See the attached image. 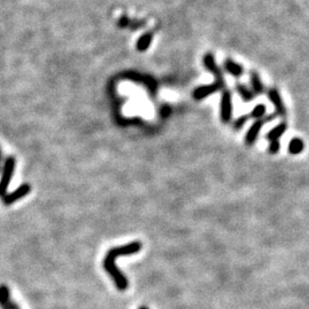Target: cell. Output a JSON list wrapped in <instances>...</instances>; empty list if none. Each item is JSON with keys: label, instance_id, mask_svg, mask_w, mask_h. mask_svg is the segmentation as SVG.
I'll list each match as a JSON object with an SVG mask.
<instances>
[{"label": "cell", "instance_id": "cell-9", "mask_svg": "<svg viewBox=\"0 0 309 309\" xmlns=\"http://www.w3.org/2000/svg\"><path fill=\"white\" fill-rule=\"evenodd\" d=\"M204 64H205V67L208 69V70H210L216 77V80H219V82H225V80H223V75H222L221 69H219L218 65H216L213 55L207 54V55L204 57Z\"/></svg>", "mask_w": 309, "mask_h": 309}, {"label": "cell", "instance_id": "cell-16", "mask_svg": "<svg viewBox=\"0 0 309 309\" xmlns=\"http://www.w3.org/2000/svg\"><path fill=\"white\" fill-rule=\"evenodd\" d=\"M152 39H153V36L149 33H147V34H145V36H142L140 39H139L138 44H137L138 51H140V52L146 51V49L149 47L150 42H152Z\"/></svg>", "mask_w": 309, "mask_h": 309}, {"label": "cell", "instance_id": "cell-15", "mask_svg": "<svg viewBox=\"0 0 309 309\" xmlns=\"http://www.w3.org/2000/svg\"><path fill=\"white\" fill-rule=\"evenodd\" d=\"M266 116V106L265 104H257L256 107L253 108V110L251 111V114H249V117L250 118H254L257 121V119H261L264 118Z\"/></svg>", "mask_w": 309, "mask_h": 309}, {"label": "cell", "instance_id": "cell-8", "mask_svg": "<svg viewBox=\"0 0 309 309\" xmlns=\"http://www.w3.org/2000/svg\"><path fill=\"white\" fill-rule=\"evenodd\" d=\"M0 309H21L11 299L9 288L5 284L0 285Z\"/></svg>", "mask_w": 309, "mask_h": 309}, {"label": "cell", "instance_id": "cell-17", "mask_svg": "<svg viewBox=\"0 0 309 309\" xmlns=\"http://www.w3.org/2000/svg\"><path fill=\"white\" fill-rule=\"evenodd\" d=\"M250 117H249V115H245V116H241V117L239 118H237L236 121L234 122V124H233V127H234V130H236V131H239L241 129H243V126L245 125L246 124V122H247V119H249Z\"/></svg>", "mask_w": 309, "mask_h": 309}, {"label": "cell", "instance_id": "cell-6", "mask_svg": "<svg viewBox=\"0 0 309 309\" xmlns=\"http://www.w3.org/2000/svg\"><path fill=\"white\" fill-rule=\"evenodd\" d=\"M223 87H225V82H219V80H216L213 84L205 85V86H200L198 88H196L194 93H192V95H194L195 100H203L207 98L210 94H213V93L222 90Z\"/></svg>", "mask_w": 309, "mask_h": 309}, {"label": "cell", "instance_id": "cell-5", "mask_svg": "<svg viewBox=\"0 0 309 309\" xmlns=\"http://www.w3.org/2000/svg\"><path fill=\"white\" fill-rule=\"evenodd\" d=\"M267 96L270 100V102L273 103L274 108H275V114L278 116V117H287L288 111H287V108H285L284 106L283 99H282L280 91H278L275 87L269 88L267 92Z\"/></svg>", "mask_w": 309, "mask_h": 309}, {"label": "cell", "instance_id": "cell-3", "mask_svg": "<svg viewBox=\"0 0 309 309\" xmlns=\"http://www.w3.org/2000/svg\"><path fill=\"white\" fill-rule=\"evenodd\" d=\"M276 117H277V115L274 113L272 115L265 116V117L261 118V119H257V121L250 126V129H249V131H247V133L245 135L246 146H253L254 144H256L257 139L259 137V133H260V131L262 130V127H264L265 124L267 122L273 121V119L276 118Z\"/></svg>", "mask_w": 309, "mask_h": 309}, {"label": "cell", "instance_id": "cell-10", "mask_svg": "<svg viewBox=\"0 0 309 309\" xmlns=\"http://www.w3.org/2000/svg\"><path fill=\"white\" fill-rule=\"evenodd\" d=\"M288 130V123L287 122H281L280 124H277L275 127H273L269 132L266 134V139L268 141H274V140H280V138L285 133V131Z\"/></svg>", "mask_w": 309, "mask_h": 309}, {"label": "cell", "instance_id": "cell-7", "mask_svg": "<svg viewBox=\"0 0 309 309\" xmlns=\"http://www.w3.org/2000/svg\"><path fill=\"white\" fill-rule=\"evenodd\" d=\"M31 192V185L30 184H22L18 187L16 190L10 192L8 195H5L2 197V202L5 205H11V204L16 203L17 200L22 199L23 197H25Z\"/></svg>", "mask_w": 309, "mask_h": 309}, {"label": "cell", "instance_id": "cell-13", "mask_svg": "<svg viewBox=\"0 0 309 309\" xmlns=\"http://www.w3.org/2000/svg\"><path fill=\"white\" fill-rule=\"evenodd\" d=\"M225 69L226 70L230 73L231 76L234 77H241L243 76V73H244V68L242 67V65H239L238 63H236V62H234L233 60L228 59L226 60L225 62Z\"/></svg>", "mask_w": 309, "mask_h": 309}, {"label": "cell", "instance_id": "cell-11", "mask_svg": "<svg viewBox=\"0 0 309 309\" xmlns=\"http://www.w3.org/2000/svg\"><path fill=\"white\" fill-rule=\"evenodd\" d=\"M305 149V142L303 139L300 138H292L289 142L288 150L289 153L296 156V154H299L303 153V150Z\"/></svg>", "mask_w": 309, "mask_h": 309}, {"label": "cell", "instance_id": "cell-1", "mask_svg": "<svg viewBox=\"0 0 309 309\" xmlns=\"http://www.w3.org/2000/svg\"><path fill=\"white\" fill-rule=\"evenodd\" d=\"M142 244L140 242L135 241L129 244L114 247V249L109 250V252L107 253L106 258L103 259V267L106 269V272L109 274V276L113 278L114 283L119 291H125L129 287V281H127L126 276L118 269L117 266L115 264V260L117 257H125L131 256V254L138 253L141 250Z\"/></svg>", "mask_w": 309, "mask_h": 309}, {"label": "cell", "instance_id": "cell-12", "mask_svg": "<svg viewBox=\"0 0 309 309\" xmlns=\"http://www.w3.org/2000/svg\"><path fill=\"white\" fill-rule=\"evenodd\" d=\"M250 79H251V85H252V91L254 92V94L260 95L262 94V93H265V85L261 82L260 76H259L256 71H252L250 73Z\"/></svg>", "mask_w": 309, "mask_h": 309}, {"label": "cell", "instance_id": "cell-14", "mask_svg": "<svg viewBox=\"0 0 309 309\" xmlns=\"http://www.w3.org/2000/svg\"><path fill=\"white\" fill-rule=\"evenodd\" d=\"M236 91L239 96L243 99V101L245 102L252 101V100H254V98H256L254 92L252 90H250V88L244 84H236Z\"/></svg>", "mask_w": 309, "mask_h": 309}, {"label": "cell", "instance_id": "cell-20", "mask_svg": "<svg viewBox=\"0 0 309 309\" xmlns=\"http://www.w3.org/2000/svg\"><path fill=\"white\" fill-rule=\"evenodd\" d=\"M139 309H149V308L147 306H141V307H139Z\"/></svg>", "mask_w": 309, "mask_h": 309}, {"label": "cell", "instance_id": "cell-2", "mask_svg": "<svg viewBox=\"0 0 309 309\" xmlns=\"http://www.w3.org/2000/svg\"><path fill=\"white\" fill-rule=\"evenodd\" d=\"M15 166H16V160L14 157H8L5 160L2 168V175L0 179V197L7 195V189L9 187V183L11 181V177L14 175Z\"/></svg>", "mask_w": 309, "mask_h": 309}, {"label": "cell", "instance_id": "cell-18", "mask_svg": "<svg viewBox=\"0 0 309 309\" xmlns=\"http://www.w3.org/2000/svg\"><path fill=\"white\" fill-rule=\"evenodd\" d=\"M280 149H281V142H280V140H274V141H270L269 142L268 153L270 154H278V152H280Z\"/></svg>", "mask_w": 309, "mask_h": 309}, {"label": "cell", "instance_id": "cell-4", "mask_svg": "<svg viewBox=\"0 0 309 309\" xmlns=\"http://www.w3.org/2000/svg\"><path fill=\"white\" fill-rule=\"evenodd\" d=\"M220 116L223 123H229L233 117V94L230 91L223 90L220 103Z\"/></svg>", "mask_w": 309, "mask_h": 309}, {"label": "cell", "instance_id": "cell-19", "mask_svg": "<svg viewBox=\"0 0 309 309\" xmlns=\"http://www.w3.org/2000/svg\"><path fill=\"white\" fill-rule=\"evenodd\" d=\"M1 163H2V152L0 149V167H1Z\"/></svg>", "mask_w": 309, "mask_h": 309}]
</instances>
